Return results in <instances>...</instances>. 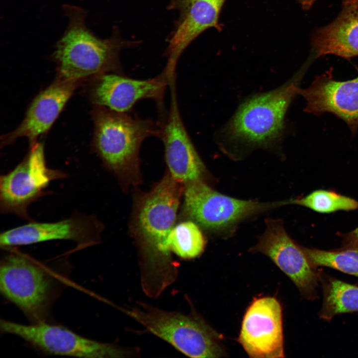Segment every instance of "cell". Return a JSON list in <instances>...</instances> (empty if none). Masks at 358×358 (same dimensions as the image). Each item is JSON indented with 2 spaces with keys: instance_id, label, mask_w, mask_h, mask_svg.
Instances as JSON below:
<instances>
[{
  "instance_id": "5b68a950",
  "label": "cell",
  "mask_w": 358,
  "mask_h": 358,
  "mask_svg": "<svg viewBox=\"0 0 358 358\" xmlns=\"http://www.w3.org/2000/svg\"><path fill=\"white\" fill-rule=\"evenodd\" d=\"M290 199L264 202L242 200L221 193L198 179L186 183L184 209L199 226L219 235L233 233L243 220L284 205Z\"/></svg>"
},
{
  "instance_id": "3957f363",
  "label": "cell",
  "mask_w": 358,
  "mask_h": 358,
  "mask_svg": "<svg viewBox=\"0 0 358 358\" xmlns=\"http://www.w3.org/2000/svg\"><path fill=\"white\" fill-rule=\"evenodd\" d=\"M93 147L104 166L119 173L136 168L141 145L149 137L160 138L161 122L95 106Z\"/></svg>"
},
{
  "instance_id": "44dd1931",
  "label": "cell",
  "mask_w": 358,
  "mask_h": 358,
  "mask_svg": "<svg viewBox=\"0 0 358 358\" xmlns=\"http://www.w3.org/2000/svg\"><path fill=\"white\" fill-rule=\"evenodd\" d=\"M301 248L313 268L328 267L358 276V251L341 249L328 251L302 246Z\"/></svg>"
},
{
  "instance_id": "6da1fadb",
  "label": "cell",
  "mask_w": 358,
  "mask_h": 358,
  "mask_svg": "<svg viewBox=\"0 0 358 358\" xmlns=\"http://www.w3.org/2000/svg\"><path fill=\"white\" fill-rule=\"evenodd\" d=\"M179 181L166 176L142 200L137 216L141 241V284L150 296H159L176 279L168 238L179 206Z\"/></svg>"
},
{
  "instance_id": "277c9868",
  "label": "cell",
  "mask_w": 358,
  "mask_h": 358,
  "mask_svg": "<svg viewBox=\"0 0 358 358\" xmlns=\"http://www.w3.org/2000/svg\"><path fill=\"white\" fill-rule=\"evenodd\" d=\"M122 310L148 331L188 357L226 356L222 336L197 314L167 311L143 303Z\"/></svg>"
},
{
  "instance_id": "8fae6325",
  "label": "cell",
  "mask_w": 358,
  "mask_h": 358,
  "mask_svg": "<svg viewBox=\"0 0 358 358\" xmlns=\"http://www.w3.org/2000/svg\"><path fill=\"white\" fill-rule=\"evenodd\" d=\"M169 76L164 69L159 75L149 79L139 80L123 74L108 72L92 78L89 90L91 102L118 112H129L139 100H154L164 111V100L169 86Z\"/></svg>"
},
{
  "instance_id": "7a4b0ae2",
  "label": "cell",
  "mask_w": 358,
  "mask_h": 358,
  "mask_svg": "<svg viewBox=\"0 0 358 358\" xmlns=\"http://www.w3.org/2000/svg\"><path fill=\"white\" fill-rule=\"evenodd\" d=\"M67 27L57 42L53 54L57 64L56 78L82 82L108 72L123 74L119 61L120 50L128 43L117 35L98 38L86 23L87 11L77 6L64 4Z\"/></svg>"
},
{
  "instance_id": "7c38bea8",
  "label": "cell",
  "mask_w": 358,
  "mask_h": 358,
  "mask_svg": "<svg viewBox=\"0 0 358 358\" xmlns=\"http://www.w3.org/2000/svg\"><path fill=\"white\" fill-rule=\"evenodd\" d=\"M102 226L94 215L75 212L70 217L52 222L34 220L0 233L3 249L53 240H69L77 250L96 245L100 240Z\"/></svg>"
},
{
  "instance_id": "9a60e30c",
  "label": "cell",
  "mask_w": 358,
  "mask_h": 358,
  "mask_svg": "<svg viewBox=\"0 0 358 358\" xmlns=\"http://www.w3.org/2000/svg\"><path fill=\"white\" fill-rule=\"evenodd\" d=\"M296 92L306 100L305 112L315 115L332 113L346 123L353 135L357 132L358 75L352 80L338 81L330 70L315 77L306 89L297 87Z\"/></svg>"
},
{
  "instance_id": "d6986e66",
  "label": "cell",
  "mask_w": 358,
  "mask_h": 358,
  "mask_svg": "<svg viewBox=\"0 0 358 358\" xmlns=\"http://www.w3.org/2000/svg\"><path fill=\"white\" fill-rule=\"evenodd\" d=\"M323 301L320 317L330 321L337 315L358 311V287L319 273Z\"/></svg>"
},
{
  "instance_id": "52a82bcc",
  "label": "cell",
  "mask_w": 358,
  "mask_h": 358,
  "mask_svg": "<svg viewBox=\"0 0 358 358\" xmlns=\"http://www.w3.org/2000/svg\"><path fill=\"white\" fill-rule=\"evenodd\" d=\"M68 174L48 168L44 147L36 142L24 159L12 170L0 177V211L32 221L28 213L29 205L48 194L46 188L53 180L67 178Z\"/></svg>"
},
{
  "instance_id": "7402d4cb",
  "label": "cell",
  "mask_w": 358,
  "mask_h": 358,
  "mask_svg": "<svg viewBox=\"0 0 358 358\" xmlns=\"http://www.w3.org/2000/svg\"><path fill=\"white\" fill-rule=\"evenodd\" d=\"M291 204L309 208L315 211L328 213L339 210H352L358 208V202L335 192L319 189L307 195L290 199Z\"/></svg>"
},
{
  "instance_id": "e0dca14e",
  "label": "cell",
  "mask_w": 358,
  "mask_h": 358,
  "mask_svg": "<svg viewBox=\"0 0 358 358\" xmlns=\"http://www.w3.org/2000/svg\"><path fill=\"white\" fill-rule=\"evenodd\" d=\"M314 58L328 54L349 59L358 56V0H343L338 16L318 29L312 39Z\"/></svg>"
},
{
  "instance_id": "ffe728a7",
  "label": "cell",
  "mask_w": 358,
  "mask_h": 358,
  "mask_svg": "<svg viewBox=\"0 0 358 358\" xmlns=\"http://www.w3.org/2000/svg\"><path fill=\"white\" fill-rule=\"evenodd\" d=\"M168 244L171 252L181 258L190 259L202 254L206 241L199 225L191 220L175 226L169 235Z\"/></svg>"
},
{
  "instance_id": "30bf717a",
  "label": "cell",
  "mask_w": 358,
  "mask_h": 358,
  "mask_svg": "<svg viewBox=\"0 0 358 358\" xmlns=\"http://www.w3.org/2000/svg\"><path fill=\"white\" fill-rule=\"evenodd\" d=\"M266 224L264 232L250 251L269 258L292 280L303 298H318L319 273L308 262L301 246L290 237L280 220L268 219Z\"/></svg>"
},
{
  "instance_id": "8992f818",
  "label": "cell",
  "mask_w": 358,
  "mask_h": 358,
  "mask_svg": "<svg viewBox=\"0 0 358 358\" xmlns=\"http://www.w3.org/2000/svg\"><path fill=\"white\" fill-rule=\"evenodd\" d=\"M8 249L11 252L0 263V292L33 323L44 322L53 299L54 282L28 256Z\"/></svg>"
},
{
  "instance_id": "2e32d148",
  "label": "cell",
  "mask_w": 358,
  "mask_h": 358,
  "mask_svg": "<svg viewBox=\"0 0 358 358\" xmlns=\"http://www.w3.org/2000/svg\"><path fill=\"white\" fill-rule=\"evenodd\" d=\"M81 83L56 78L34 98L21 124L15 130L3 136L1 144H10L22 137L28 140L30 146L35 144L37 137L50 128Z\"/></svg>"
},
{
  "instance_id": "5bb4252c",
  "label": "cell",
  "mask_w": 358,
  "mask_h": 358,
  "mask_svg": "<svg viewBox=\"0 0 358 358\" xmlns=\"http://www.w3.org/2000/svg\"><path fill=\"white\" fill-rule=\"evenodd\" d=\"M176 77L169 82L170 104L167 115L160 120L165 157L170 175L179 182L202 180L206 169L182 120L177 100Z\"/></svg>"
},
{
  "instance_id": "603a6c76",
  "label": "cell",
  "mask_w": 358,
  "mask_h": 358,
  "mask_svg": "<svg viewBox=\"0 0 358 358\" xmlns=\"http://www.w3.org/2000/svg\"><path fill=\"white\" fill-rule=\"evenodd\" d=\"M342 249H351L358 251V227L343 236Z\"/></svg>"
},
{
  "instance_id": "4fadbf2b",
  "label": "cell",
  "mask_w": 358,
  "mask_h": 358,
  "mask_svg": "<svg viewBox=\"0 0 358 358\" xmlns=\"http://www.w3.org/2000/svg\"><path fill=\"white\" fill-rule=\"evenodd\" d=\"M238 342L251 358L284 357L282 307L276 298L253 300L244 316Z\"/></svg>"
},
{
  "instance_id": "9c48e42d",
  "label": "cell",
  "mask_w": 358,
  "mask_h": 358,
  "mask_svg": "<svg viewBox=\"0 0 358 358\" xmlns=\"http://www.w3.org/2000/svg\"><path fill=\"white\" fill-rule=\"evenodd\" d=\"M0 330L1 333L19 337L35 349L48 355L107 358L130 354L112 344L90 339L62 326L45 322L25 325L1 319Z\"/></svg>"
},
{
  "instance_id": "ac0fdd59",
  "label": "cell",
  "mask_w": 358,
  "mask_h": 358,
  "mask_svg": "<svg viewBox=\"0 0 358 358\" xmlns=\"http://www.w3.org/2000/svg\"><path fill=\"white\" fill-rule=\"evenodd\" d=\"M226 0H197L189 7L171 38L166 55L165 68L169 73L176 72L178 60L185 49L199 34L209 28L218 30L219 13Z\"/></svg>"
},
{
  "instance_id": "ba28073f",
  "label": "cell",
  "mask_w": 358,
  "mask_h": 358,
  "mask_svg": "<svg viewBox=\"0 0 358 358\" xmlns=\"http://www.w3.org/2000/svg\"><path fill=\"white\" fill-rule=\"evenodd\" d=\"M297 85L290 82L282 87L255 96L241 105L229 125L231 137L256 145L277 138L283 127L285 114Z\"/></svg>"
},
{
  "instance_id": "d4e9b609",
  "label": "cell",
  "mask_w": 358,
  "mask_h": 358,
  "mask_svg": "<svg viewBox=\"0 0 358 358\" xmlns=\"http://www.w3.org/2000/svg\"><path fill=\"white\" fill-rule=\"evenodd\" d=\"M302 7L306 10L311 7L316 0H297Z\"/></svg>"
},
{
  "instance_id": "cb8c5ba5",
  "label": "cell",
  "mask_w": 358,
  "mask_h": 358,
  "mask_svg": "<svg viewBox=\"0 0 358 358\" xmlns=\"http://www.w3.org/2000/svg\"><path fill=\"white\" fill-rule=\"evenodd\" d=\"M197 0H172L168 8L179 11L183 18L190 6Z\"/></svg>"
}]
</instances>
